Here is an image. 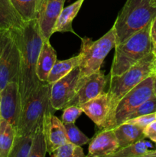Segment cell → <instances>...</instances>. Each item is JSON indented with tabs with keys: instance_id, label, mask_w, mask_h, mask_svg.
Masks as SVG:
<instances>
[{
	"instance_id": "cell-8",
	"label": "cell",
	"mask_w": 156,
	"mask_h": 157,
	"mask_svg": "<svg viewBox=\"0 0 156 157\" xmlns=\"http://www.w3.org/2000/svg\"><path fill=\"white\" fill-rule=\"evenodd\" d=\"M154 74L145 78L121 99L115 110L113 124L110 129L115 128L125 122L129 115L139 105L154 96Z\"/></svg>"
},
{
	"instance_id": "cell-24",
	"label": "cell",
	"mask_w": 156,
	"mask_h": 157,
	"mask_svg": "<svg viewBox=\"0 0 156 157\" xmlns=\"http://www.w3.org/2000/svg\"><path fill=\"white\" fill-rule=\"evenodd\" d=\"M148 151L147 144L142 140L125 147L119 148L110 157H144Z\"/></svg>"
},
{
	"instance_id": "cell-36",
	"label": "cell",
	"mask_w": 156,
	"mask_h": 157,
	"mask_svg": "<svg viewBox=\"0 0 156 157\" xmlns=\"http://www.w3.org/2000/svg\"><path fill=\"white\" fill-rule=\"evenodd\" d=\"M151 5L156 7V0H151Z\"/></svg>"
},
{
	"instance_id": "cell-20",
	"label": "cell",
	"mask_w": 156,
	"mask_h": 157,
	"mask_svg": "<svg viewBox=\"0 0 156 157\" xmlns=\"http://www.w3.org/2000/svg\"><path fill=\"white\" fill-rule=\"evenodd\" d=\"M80 62V54L69 59L64 60V61H57L47 77V83L53 84L57 81L70 73L76 66H79Z\"/></svg>"
},
{
	"instance_id": "cell-16",
	"label": "cell",
	"mask_w": 156,
	"mask_h": 157,
	"mask_svg": "<svg viewBox=\"0 0 156 157\" xmlns=\"http://www.w3.org/2000/svg\"><path fill=\"white\" fill-rule=\"evenodd\" d=\"M57 61L56 52L50 44L49 40L44 39L36 66V73L40 81L47 82L50 70Z\"/></svg>"
},
{
	"instance_id": "cell-19",
	"label": "cell",
	"mask_w": 156,
	"mask_h": 157,
	"mask_svg": "<svg viewBox=\"0 0 156 157\" xmlns=\"http://www.w3.org/2000/svg\"><path fill=\"white\" fill-rule=\"evenodd\" d=\"M23 23L10 0H0V29H19Z\"/></svg>"
},
{
	"instance_id": "cell-39",
	"label": "cell",
	"mask_w": 156,
	"mask_h": 157,
	"mask_svg": "<svg viewBox=\"0 0 156 157\" xmlns=\"http://www.w3.org/2000/svg\"><path fill=\"white\" fill-rule=\"evenodd\" d=\"M154 74H155V75H156V72H155V73H154Z\"/></svg>"
},
{
	"instance_id": "cell-32",
	"label": "cell",
	"mask_w": 156,
	"mask_h": 157,
	"mask_svg": "<svg viewBox=\"0 0 156 157\" xmlns=\"http://www.w3.org/2000/svg\"><path fill=\"white\" fill-rule=\"evenodd\" d=\"M150 35H151V38L153 44L156 43V15L154 16V18H153L151 22Z\"/></svg>"
},
{
	"instance_id": "cell-12",
	"label": "cell",
	"mask_w": 156,
	"mask_h": 157,
	"mask_svg": "<svg viewBox=\"0 0 156 157\" xmlns=\"http://www.w3.org/2000/svg\"><path fill=\"white\" fill-rule=\"evenodd\" d=\"M106 82L107 78L101 71L90 75L80 86L74 98L72 100L69 106H80L100 94L103 91Z\"/></svg>"
},
{
	"instance_id": "cell-9",
	"label": "cell",
	"mask_w": 156,
	"mask_h": 157,
	"mask_svg": "<svg viewBox=\"0 0 156 157\" xmlns=\"http://www.w3.org/2000/svg\"><path fill=\"white\" fill-rule=\"evenodd\" d=\"M80 67L76 66L62 78L51 84L50 101L55 110H64L68 107L77 91Z\"/></svg>"
},
{
	"instance_id": "cell-1",
	"label": "cell",
	"mask_w": 156,
	"mask_h": 157,
	"mask_svg": "<svg viewBox=\"0 0 156 157\" xmlns=\"http://www.w3.org/2000/svg\"><path fill=\"white\" fill-rule=\"evenodd\" d=\"M21 57L18 76L21 110L26 101L43 84L36 73L38 55L42 47L44 37L37 19L24 21L18 29Z\"/></svg>"
},
{
	"instance_id": "cell-40",
	"label": "cell",
	"mask_w": 156,
	"mask_h": 157,
	"mask_svg": "<svg viewBox=\"0 0 156 157\" xmlns=\"http://www.w3.org/2000/svg\"><path fill=\"white\" fill-rule=\"evenodd\" d=\"M155 115H156V112H155Z\"/></svg>"
},
{
	"instance_id": "cell-29",
	"label": "cell",
	"mask_w": 156,
	"mask_h": 157,
	"mask_svg": "<svg viewBox=\"0 0 156 157\" xmlns=\"http://www.w3.org/2000/svg\"><path fill=\"white\" fill-rule=\"evenodd\" d=\"M83 113L82 109L80 106L70 105L64 109L61 121L63 124H70L75 123L76 120Z\"/></svg>"
},
{
	"instance_id": "cell-15",
	"label": "cell",
	"mask_w": 156,
	"mask_h": 157,
	"mask_svg": "<svg viewBox=\"0 0 156 157\" xmlns=\"http://www.w3.org/2000/svg\"><path fill=\"white\" fill-rule=\"evenodd\" d=\"M83 112L87 114L95 124L102 130L105 126L109 114V100L106 92L100 94L80 105Z\"/></svg>"
},
{
	"instance_id": "cell-25",
	"label": "cell",
	"mask_w": 156,
	"mask_h": 157,
	"mask_svg": "<svg viewBox=\"0 0 156 157\" xmlns=\"http://www.w3.org/2000/svg\"><path fill=\"white\" fill-rule=\"evenodd\" d=\"M47 153V144L43 127L38 129L32 135V148L29 157H44Z\"/></svg>"
},
{
	"instance_id": "cell-4",
	"label": "cell",
	"mask_w": 156,
	"mask_h": 157,
	"mask_svg": "<svg viewBox=\"0 0 156 157\" xmlns=\"http://www.w3.org/2000/svg\"><path fill=\"white\" fill-rule=\"evenodd\" d=\"M156 15L151 0H127L118 15L113 29L116 44L122 42L149 24Z\"/></svg>"
},
{
	"instance_id": "cell-3",
	"label": "cell",
	"mask_w": 156,
	"mask_h": 157,
	"mask_svg": "<svg viewBox=\"0 0 156 157\" xmlns=\"http://www.w3.org/2000/svg\"><path fill=\"white\" fill-rule=\"evenodd\" d=\"M151 22L122 42L116 44L110 76H118L152 52Z\"/></svg>"
},
{
	"instance_id": "cell-2",
	"label": "cell",
	"mask_w": 156,
	"mask_h": 157,
	"mask_svg": "<svg viewBox=\"0 0 156 157\" xmlns=\"http://www.w3.org/2000/svg\"><path fill=\"white\" fill-rule=\"evenodd\" d=\"M154 54L151 52L122 75L110 76V87L106 92L110 110L107 121L102 130L110 129L115 110L121 99L139 83L154 74Z\"/></svg>"
},
{
	"instance_id": "cell-11",
	"label": "cell",
	"mask_w": 156,
	"mask_h": 157,
	"mask_svg": "<svg viewBox=\"0 0 156 157\" xmlns=\"http://www.w3.org/2000/svg\"><path fill=\"white\" fill-rule=\"evenodd\" d=\"M66 0H41L36 19L44 39L50 40L57 19L64 9Z\"/></svg>"
},
{
	"instance_id": "cell-31",
	"label": "cell",
	"mask_w": 156,
	"mask_h": 157,
	"mask_svg": "<svg viewBox=\"0 0 156 157\" xmlns=\"http://www.w3.org/2000/svg\"><path fill=\"white\" fill-rule=\"evenodd\" d=\"M145 137L149 138L156 144V120L150 123L143 130Z\"/></svg>"
},
{
	"instance_id": "cell-37",
	"label": "cell",
	"mask_w": 156,
	"mask_h": 157,
	"mask_svg": "<svg viewBox=\"0 0 156 157\" xmlns=\"http://www.w3.org/2000/svg\"><path fill=\"white\" fill-rule=\"evenodd\" d=\"M154 73H155V72H156V59H155V60H154Z\"/></svg>"
},
{
	"instance_id": "cell-26",
	"label": "cell",
	"mask_w": 156,
	"mask_h": 157,
	"mask_svg": "<svg viewBox=\"0 0 156 157\" xmlns=\"http://www.w3.org/2000/svg\"><path fill=\"white\" fill-rule=\"evenodd\" d=\"M52 157H84L83 149L80 146L76 145L73 143L67 142L54 150L50 153Z\"/></svg>"
},
{
	"instance_id": "cell-23",
	"label": "cell",
	"mask_w": 156,
	"mask_h": 157,
	"mask_svg": "<svg viewBox=\"0 0 156 157\" xmlns=\"http://www.w3.org/2000/svg\"><path fill=\"white\" fill-rule=\"evenodd\" d=\"M32 135H16L9 157H29Z\"/></svg>"
},
{
	"instance_id": "cell-6",
	"label": "cell",
	"mask_w": 156,
	"mask_h": 157,
	"mask_svg": "<svg viewBox=\"0 0 156 157\" xmlns=\"http://www.w3.org/2000/svg\"><path fill=\"white\" fill-rule=\"evenodd\" d=\"M116 45V34L113 27L96 41L88 38H82L79 64L80 73L77 90L87 77L100 71L104 59Z\"/></svg>"
},
{
	"instance_id": "cell-27",
	"label": "cell",
	"mask_w": 156,
	"mask_h": 157,
	"mask_svg": "<svg viewBox=\"0 0 156 157\" xmlns=\"http://www.w3.org/2000/svg\"><path fill=\"white\" fill-rule=\"evenodd\" d=\"M64 125L65 127L69 142L73 143L76 145L80 146V147L90 142V139L84 133H83L77 128V127H76L74 123L64 124Z\"/></svg>"
},
{
	"instance_id": "cell-14",
	"label": "cell",
	"mask_w": 156,
	"mask_h": 157,
	"mask_svg": "<svg viewBox=\"0 0 156 157\" xmlns=\"http://www.w3.org/2000/svg\"><path fill=\"white\" fill-rule=\"evenodd\" d=\"M44 133L47 152L49 154L61 145L69 142L64 124L54 115V113H48L44 119Z\"/></svg>"
},
{
	"instance_id": "cell-22",
	"label": "cell",
	"mask_w": 156,
	"mask_h": 157,
	"mask_svg": "<svg viewBox=\"0 0 156 157\" xmlns=\"http://www.w3.org/2000/svg\"><path fill=\"white\" fill-rule=\"evenodd\" d=\"M15 134V130L12 124L2 119L0 124V157H9Z\"/></svg>"
},
{
	"instance_id": "cell-33",
	"label": "cell",
	"mask_w": 156,
	"mask_h": 157,
	"mask_svg": "<svg viewBox=\"0 0 156 157\" xmlns=\"http://www.w3.org/2000/svg\"><path fill=\"white\" fill-rule=\"evenodd\" d=\"M144 157H156V150H148Z\"/></svg>"
},
{
	"instance_id": "cell-5",
	"label": "cell",
	"mask_w": 156,
	"mask_h": 157,
	"mask_svg": "<svg viewBox=\"0 0 156 157\" xmlns=\"http://www.w3.org/2000/svg\"><path fill=\"white\" fill-rule=\"evenodd\" d=\"M50 89L51 84L44 82L23 105L15 130L16 135H33L38 129L44 127L46 116L56 111L51 105Z\"/></svg>"
},
{
	"instance_id": "cell-18",
	"label": "cell",
	"mask_w": 156,
	"mask_h": 157,
	"mask_svg": "<svg viewBox=\"0 0 156 157\" xmlns=\"http://www.w3.org/2000/svg\"><path fill=\"white\" fill-rule=\"evenodd\" d=\"M84 2V0H76L62 9L54 27L53 34L55 32H73L76 34L72 27V23L79 12Z\"/></svg>"
},
{
	"instance_id": "cell-28",
	"label": "cell",
	"mask_w": 156,
	"mask_h": 157,
	"mask_svg": "<svg viewBox=\"0 0 156 157\" xmlns=\"http://www.w3.org/2000/svg\"><path fill=\"white\" fill-rule=\"evenodd\" d=\"M156 112V97L153 96L139 105L128 117L127 121L142 115L149 114Z\"/></svg>"
},
{
	"instance_id": "cell-21",
	"label": "cell",
	"mask_w": 156,
	"mask_h": 157,
	"mask_svg": "<svg viewBox=\"0 0 156 157\" xmlns=\"http://www.w3.org/2000/svg\"><path fill=\"white\" fill-rule=\"evenodd\" d=\"M41 0H10L23 21L36 19Z\"/></svg>"
},
{
	"instance_id": "cell-38",
	"label": "cell",
	"mask_w": 156,
	"mask_h": 157,
	"mask_svg": "<svg viewBox=\"0 0 156 157\" xmlns=\"http://www.w3.org/2000/svg\"><path fill=\"white\" fill-rule=\"evenodd\" d=\"M2 121V115H1V105H0V124Z\"/></svg>"
},
{
	"instance_id": "cell-7",
	"label": "cell",
	"mask_w": 156,
	"mask_h": 157,
	"mask_svg": "<svg viewBox=\"0 0 156 157\" xmlns=\"http://www.w3.org/2000/svg\"><path fill=\"white\" fill-rule=\"evenodd\" d=\"M19 29H0V90L8 83H18L21 57Z\"/></svg>"
},
{
	"instance_id": "cell-30",
	"label": "cell",
	"mask_w": 156,
	"mask_h": 157,
	"mask_svg": "<svg viewBox=\"0 0 156 157\" xmlns=\"http://www.w3.org/2000/svg\"><path fill=\"white\" fill-rule=\"evenodd\" d=\"M155 120H156L155 113H149V114L142 115V116H139V117H137L132 118V119L128 120V121H125V122L136 124V125L139 126V127H142V128L144 129L145 127H147L150 123L155 121Z\"/></svg>"
},
{
	"instance_id": "cell-13",
	"label": "cell",
	"mask_w": 156,
	"mask_h": 157,
	"mask_svg": "<svg viewBox=\"0 0 156 157\" xmlns=\"http://www.w3.org/2000/svg\"><path fill=\"white\" fill-rule=\"evenodd\" d=\"M119 149L113 129L101 130L90 141L87 156L110 157Z\"/></svg>"
},
{
	"instance_id": "cell-34",
	"label": "cell",
	"mask_w": 156,
	"mask_h": 157,
	"mask_svg": "<svg viewBox=\"0 0 156 157\" xmlns=\"http://www.w3.org/2000/svg\"><path fill=\"white\" fill-rule=\"evenodd\" d=\"M153 90H154V95L156 97V75L154 74V85H153Z\"/></svg>"
},
{
	"instance_id": "cell-17",
	"label": "cell",
	"mask_w": 156,
	"mask_h": 157,
	"mask_svg": "<svg viewBox=\"0 0 156 157\" xmlns=\"http://www.w3.org/2000/svg\"><path fill=\"white\" fill-rule=\"evenodd\" d=\"M143 128L130 123H122L113 128L119 148L132 144L145 138Z\"/></svg>"
},
{
	"instance_id": "cell-10",
	"label": "cell",
	"mask_w": 156,
	"mask_h": 157,
	"mask_svg": "<svg viewBox=\"0 0 156 157\" xmlns=\"http://www.w3.org/2000/svg\"><path fill=\"white\" fill-rule=\"evenodd\" d=\"M0 105L2 119L8 121L16 130L21 114L18 83H8L0 90Z\"/></svg>"
},
{
	"instance_id": "cell-35",
	"label": "cell",
	"mask_w": 156,
	"mask_h": 157,
	"mask_svg": "<svg viewBox=\"0 0 156 157\" xmlns=\"http://www.w3.org/2000/svg\"><path fill=\"white\" fill-rule=\"evenodd\" d=\"M153 54H154V56L156 59V43L153 44V50H152Z\"/></svg>"
}]
</instances>
